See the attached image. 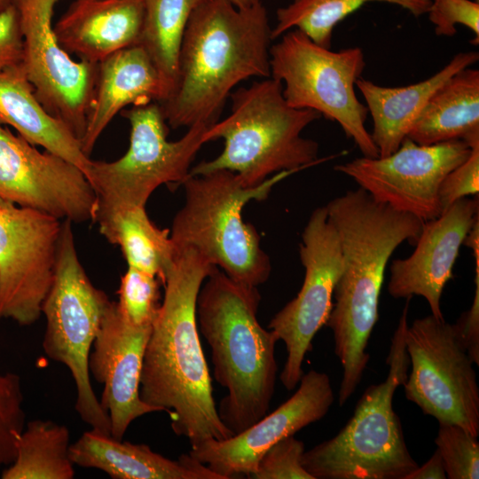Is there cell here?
<instances>
[{"label": "cell", "instance_id": "obj_1", "mask_svg": "<svg viewBox=\"0 0 479 479\" xmlns=\"http://www.w3.org/2000/svg\"><path fill=\"white\" fill-rule=\"evenodd\" d=\"M216 268L192 248L177 251L162 283L140 379L141 399L166 412L174 433L191 446L233 436L219 417L197 327V297Z\"/></svg>", "mask_w": 479, "mask_h": 479}, {"label": "cell", "instance_id": "obj_2", "mask_svg": "<svg viewBox=\"0 0 479 479\" xmlns=\"http://www.w3.org/2000/svg\"><path fill=\"white\" fill-rule=\"evenodd\" d=\"M326 206L342 248L343 270L326 322L342 367L338 401L346 403L370 359L368 342L379 318L386 267L403 243L415 245L424 222L375 200L364 189L348 190Z\"/></svg>", "mask_w": 479, "mask_h": 479}, {"label": "cell", "instance_id": "obj_3", "mask_svg": "<svg viewBox=\"0 0 479 479\" xmlns=\"http://www.w3.org/2000/svg\"><path fill=\"white\" fill-rule=\"evenodd\" d=\"M271 27L262 3L238 9L207 0L192 13L178 56L177 80L160 103L173 129L218 121L232 89L250 77H271Z\"/></svg>", "mask_w": 479, "mask_h": 479}, {"label": "cell", "instance_id": "obj_4", "mask_svg": "<svg viewBox=\"0 0 479 479\" xmlns=\"http://www.w3.org/2000/svg\"><path fill=\"white\" fill-rule=\"evenodd\" d=\"M260 302L256 287L237 282L217 267L197 297V319L210 347L214 378L228 391L217 412L232 435L269 412L275 391L279 338L260 325Z\"/></svg>", "mask_w": 479, "mask_h": 479}, {"label": "cell", "instance_id": "obj_5", "mask_svg": "<svg viewBox=\"0 0 479 479\" xmlns=\"http://www.w3.org/2000/svg\"><path fill=\"white\" fill-rule=\"evenodd\" d=\"M230 98L231 114L203 134L204 143L223 139L222 153L192 167L190 176L226 169L243 185L255 186L280 171H299L321 161L318 142L302 136L321 114L289 106L280 82L264 78L236 90Z\"/></svg>", "mask_w": 479, "mask_h": 479}, {"label": "cell", "instance_id": "obj_6", "mask_svg": "<svg viewBox=\"0 0 479 479\" xmlns=\"http://www.w3.org/2000/svg\"><path fill=\"white\" fill-rule=\"evenodd\" d=\"M295 172L280 171L255 186L243 185L226 169L189 176L182 184L185 204L170 230L176 250H196L237 282L256 287L265 283L271 260L255 226L243 221L242 209L251 200L267 199L279 182Z\"/></svg>", "mask_w": 479, "mask_h": 479}, {"label": "cell", "instance_id": "obj_7", "mask_svg": "<svg viewBox=\"0 0 479 479\" xmlns=\"http://www.w3.org/2000/svg\"><path fill=\"white\" fill-rule=\"evenodd\" d=\"M410 300L391 338L386 379L364 391L334 436L304 452L302 466L314 479H404L418 467L393 409L394 394L410 367L404 343Z\"/></svg>", "mask_w": 479, "mask_h": 479}, {"label": "cell", "instance_id": "obj_8", "mask_svg": "<svg viewBox=\"0 0 479 479\" xmlns=\"http://www.w3.org/2000/svg\"><path fill=\"white\" fill-rule=\"evenodd\" d=\"M72 224L62 220L54 278L42 306L46 321L43 349L70 371L76 389L75 408L81 420L90 429L111 436L109 417L94 393L89 370L90 349L110 300L87 276Z\"/></svg>", "mask_w": 479, "mask_h": 479}, {"label": "cell", "instance_id": "obj_9", "mask_svg": "<svg viewBox=\"0 0 479 479\" xmlns=\"http://www.w3.org/2000/svg\"><path fill=\"white\" fill-rule=\"evenodd\" d=\"M130 126V145L114 161H92L87 179L96 197L93 223L119 210L145 207L161 185L183 184L204 145L206 124L188 128L178 140L169 141L162 108L158 102L132 106L121 112Z\"/></svg>", "mask_w": 479, "mask_h": 479}, {"label": "cell", "instance_id": "obj_10", "mask_svg": "<svg viewBox=\"0 0 479 479\" xmlns=\"http://www.w3.org/2000/svg\"><path fill=\"white\" fill-rule=\"evenodd\" d=\"M270 65L271 76L281 82L289 106L317 111L336 122L363 156L379 157L365 128L368 109L355 92L365 67L360 47L334 51L294 28L271 46Z\"/></svg>", "mask_w": 479, "mask_h": 479}, {"label": "cell", "instance_id": "obj_11", "mask_svg": "<svg viewBox=\"0 0 479 479\" xmlns=\"http://www.w3.org/2000/svg\"><path fill=\"white\" fill-rule=\"evenodd\" d=\"M404 343L412 366L404 383L407 400L439 424L479 436V388L473 361L456 324L432 314L408 325Z\"/></svg>", "mask_w": 479, "mask_h": 479}, {"label": "cell", "instance_id": "obj_12", "mask_svg": "<svg viewBox=\"0 0 479 479\" xmlns=\"http://www.w3.org/2000/svg\"><path fill=\"white\" fill-rule=\"evenodd\" d=\"M304 279L296 296L268 325L283 341L287 353L279 379L293 390L302 374V363L312 341L329 316L335 285L343 270L337 232L326 206L315 208L302 233L299 248Z\"/></svg>", "mask_w": 479, "mask_h": 479}, {"label": "cell", "instance_id": "obj_13", "mask_svg": "<svg viewBox=\"0 0 479 479\" xmlns=\"http://www.w3.org/2000/svg\"><path fill=\"white\" fill-rule=\"evenodd\" d=\"M62 220L0 198V320L30 326L54 278Z\"/></svg>", "mask_w": 479, "mask_h": 479}, {"label": "cell", "instance_id": "obj_14", "mask_svg": "<svg viewBox=\"0 0 479 479\" xmlns=\"http://www.w3.org/2000/svg\"><path fill=\"white\" fill-rule=\"evenodd\" d=\"M61 0H11L22 35L21 67L39 101L81 141L97 78L98 64L75 60L63 49L52 22Z\"/></svg>", "mask_w": 479, "mask_h": 479}, {"label": "cell", "instance_id": "obj_15", "mask_svg": "<svg viewBox=\"0 0 479 479\" xmlns=\"http://www.w3.org/2000/svg\"><path fill=\"white\" fill-rule=\"evenodd\" d=\"M470 152L461 139L421 145L406 137L388 156L355 158L334 170L352 178L375 200L426 222L442 214L440 185Z\"/></svg>", "mask_w": 479, "mask_h": 479}, {"label": "cell", "instance_id": "obj_16", "mask_svg": "<svg viewBox=\"0 0 479 479\" xmlns=\"http://www.w3.org/2000/svg\"><path fill=\"white\" fill-rule=\"evenodd\" d=\"M0 198L60 220H94L95 192L75 164L0 125Z\"/></svg>", "mask_w": 479, "mask_h": 479}, {"label": "cell", "instance_id": "obj_17", "mask_svg": "<svg viewBox=\"0 0 479 479\" xmlns=\"http://www.w3.org/2000/svg\"><path fill=\"white\" fill-rule=\"evenodd\" d=\"M299 384L290 398L244 431L224 440L209 439L191 446L189 454L223 479L249 478L270 447L320 420L334 404L326 373L311 369L302 374Z\"/></svg>", "mask_w": 479, "mask_h": 479}, {"label": "cell", "instance_id": "obj_18", "mask_svg": "<svg viewBox=\"0 0 479 479\" xmlns=\"http://www.w3.org/2000/svg\"><path fill=\"white\" fill-rule=\"evenodd\" d=\"M152 325L130 322L117 302L110 301L93 342L89 370L103 385L100 404L107 412L110 435L122 440L137 418L161 412L145 403L139 394L145 348Z\"/></svg>", "mask_w": 479, "mask_h": 479}, {"label": "cell", "instance_id": "obj_19", "mask_svg": "<svg viewBox=\"0 0 479 479\" xmlns=\"http://www.w3.org/2000/svg\"><path fill=\"white\" fill-rule=\"evenodd\" d=\"M479 219L478 195L453 202L442 214L423 224L413 252L392 261L388 293L395 299L423 297L437 318H444L441 298L459 248Z\"/></svg>", "mask_w": 479, "mask_h": 479}, {"label": "cell", "instance_id": "obj_20", "mask_svg": "<svg viewBox=\"0 0 479 479\" xmlns=\"http://www.w3.org/2000/svg\"><path fill=\"white\" fill-rule=\"evenodd\" d=\"M168 96L161 76L141 45L122 49L100 61L80 141L83 153L90 157L99 136L126 106L162 103Z\"/></svg>", "mask_w": 479, "mask_h": 479}, {"label": "cell", "instance_id": "obj_21", "mask_svg": "<svg viewBox=\"0 0 479 479\" xmlns=\"http://www.w3.org/2000/svg\"><path fill=\"white\" fill-rule=\"evenodd\" d=\"M143 20V0H75L54 24V31L69 55L98 64L139 44Z\"/></svg>", "mask_w": 479, "mask_h": 479}, {"label": "cell", "instance_id": "obj_22", "mask_svg": "<svg viewBox=\"0 0 479 479\" xmlns=\"http://www.w3.org/2000/svg\"><path fill=\"white\" fill-rule=\"evenodd\" d=\"M69 456L74 465L101 470L114 479H223L189 453L173 460L146 444L117 440L92 429L70 445Z\"/></svg>", "mask_w": 479, "mask_h": 479}, {"label": "cell", "instance_id": "obj_23", "mask_svg": "<svg viewBox=\"0 0 479 479\" xmlns=\"http://www.w3.org/2000/svg\"><path fill=\"white\" fill-rule=\"evenodd\" d=\"M477 51L459 52L428 79L403 87H385L359 78L362 94L373 119L372 139L384 157L398 149L432 95L453 75L477 62Z\"/></svg>", "mask_w": 479, "mask_h": 479}, {"label": "cell", "instance_id": "obj_24", "mask_svg": "<svg viewBox=\"0 0 479 479\" xmlns=\"http://www.w3.org/2000/svg\"><path fill=\"white\" fill-rule=\"evenodd\" d=\"M0 125L75 164L87 177L90 158L67 124L39 101L21 64L0 71Z\"/></svg>", "mask_w": 479, "mask_h": 479}, {"label": "cell", "instance_id": "obj_25", "mask_svg": "<svg viewBox=\"0 0 479 479\" xmlns=\"http://www.w3.org/2000/svg\"><path fill=\"white\" fill-rule=\"evenodd\" d=\"M407 137L421 145L479 142V70L469 67L451 76L429 98Z\"/></svg>", "mask_w": 479, "mask_h": 479}, {"label": "cell", "instance_id": "obj_26", "mask_svg": "<svg viewBox=\"0 0 479 479\" xmlns=\"http://www.w3.org/2000/svg\"><path fill=\"white\" fill-rule=\"evenodd\" d=\"M96 223L109 243L120 246L128 266L153 274L163 283L177 250L170 230L157 227L145 207L124 208Z\"/></svg>", "mask_w": 479, "mask_h": 479}, {"label": "cell", "instance_id": "obj_27", "mask_svg": "<svg viewBox=\"0 0 479 479\" xmlns=\"http://www.w3.org/2000/svg\"><path fill=\"white\" fill-rule=\"evenodd\" d=\"M68 428L51 420L28 421L16 440L14 460L4 469L3 479H72Z\"/></svg>", "mask_w": 479, "mask_h": 479}, {"label": "cell", "instance_id": "obj_28", "mask_svg": "<svg viewBox=\"0 0 479 479\" xmlns=\"http://www.w3.org/2000/svg\"><path fill=\"white\" fill-rule=\"evenodd\" d=\"M143 1L139 45L156 67L169 96L177 80L179 51L187 23L193 11L207 0Z\"/></svg>", "mask_w": 479, "mask_h": 479}, {"label": "cell", "instance_id": "obj_29", "mask_svg": "<svg viewBox=\"0 0 479 479\" xmlns=\"http://www.w3.org/2000/svg\"><path fill=\"white\" fill-rule=\"evenodd\" d=\"M370 2L398 5L416 18L427 13L430 4V0H293L277 10L271 39L295 28L317 44L331 48L333 32L338 23Z\"/></svg>", "mask_w": 479, "mask_h": 479}, {"label": "cell", "instance_id": "obj_30", "mask_svg": "<svg viewBox=\"0 0 479 479\" xmlns=\"http://www.w3.org/2000/svg\"><path fill=\"white\" fill-rule=\"evenodd\" d=\"M159 282L156 276L128 266L121 278L117 302L130 322L137 326L153 324L161 305Z\"/></svg>", "mask_w": 479, "mask_h": 479}, {"label": "cell", "instance_id": "obj_31", "mask_svg": "<svg viewBox=\"0 0 479 479\" xmlns=\"http://www.w3.org/2000/svg\"><path fill=\"white\" fill-rule=\"evenodd\" d=\"M435 444L447 478H479L477 436L455 424H439Z\"/></svg>", "mask_w": 479, "mask_h": 479}, {"label": "cell", "instance_id": "obj_32", "mask_svg": "<svg viewBox=\"0 0 479 479\" xmlns=\"http://www.w3.org/2000/svg\"><path fill=\"white\" fill-rule=\"evenodd\" d=\"M24 397L18 374L0 373V467L16 455V440L25 428Z\"/></svg>", "mask_w": 479, "mask_h": 479}, {"label": "cell", "instance_id": "obj_33", "mask_svg": "<svg viewBox=\"0 0 479 479\" xmlns=\"http://www.w3.org/2000/svg\"><path fill=\"white\" fill-rule=\"evenodd\" d=\"M304 443L294 436L270 447L258 461L252 479H314L303 467Z\"/></svg>", "mask_w": 479, "mask_h": 479}, {"label": "cell", "instance_id": "obj_34", "mask_svg": "<svg viewBox=\"0 0 479 479\" xmlns=\"http://www.w3.org/2000/svg\"><path fill=\"white\" fill-rule=\"evenodd\" d=\"M428 20L440 36H453L457 25H463L475 35L474 43L479 42V4L471 0H430L427 12Z\"/></svg>", "mask_w": 479, "mask_h": 479}, {"label": "cell", "instance_id": "obj_35", "mask_svg": "<svg viewBox=\"0 0 479 479\" xmlns=\"http://www.w3.org/2000/svg\"><path fill=\"white\" fill-rule=\"evenodd\" d=\"M470 146L468 157L450 171L440 185L439 201L442 212L459 199L478 195L479 142Z\"/></svg>", "mask_w": 479, "mask_h": 479}, {"label": "cell", "instance_id": "obj_36", "mask_svg": "<svg viewBox=\"0 0 479 479\" xmlns=\"http://www.w3.org/2000/svg\"><path fill=\"white\" fill-rule=\"evenodd\" d=\"M22 47L19 15L11 3L0 12V71L21 63Z\"/></svg>", "mask_w": 479, "mask_h": 479}, {"label": "cell", "instance_id": "obj_37", "mask_svg": "<svg viewBox=\"0 0 479 479\" xmlns=\"http://www.w3.org/2000/svg\"><path fill=\"white\" fill-rule=\"evenodd\" d=\"M475 290L472 305L456 321V326L473 363L479 365V260L475 259Z\"/></svg>", "mask_w": 479, "mask_h": 479}, {"label": "cell", "instance_id": "obj_38", "mask_svg": "<svg viewBox=\"0 0 479 479\" xmlns=\"http://www.w3.org/2000/svg\"><path fill=\"white\" fill-rule=\"evenodd\" d=\"M446 473L437 450L423 465L418 466L404 479H445Z\"/></svg>", "mask_w": 479, "mask_h": 479}, {"label": "cell", "instance_id": "obj_39", "mask_svg": "<svg viewBox=\"0 0 479 479\" xmlns=\"http://www.w3.org/2000/svg\"><path fill=\"white\" fill-rule=\"evenodd\" d=\"M227 1H229L233 6H235L238 9L249 8L262 3V0H227Z\"/></svg>", "mask_w": 479, "mask_h": 479}, {"label": "cell", "instance_id": "obj_40", "mask_svg": "<svg viewBox=\"0 0 479 479\" xmlns=\"http://www.w3.org/2000/svg\"><path fill=\"white\" fill-rule=\"evenodd\" d=\"M11 4V0H0V12Z\"/></svg>", "mask_w": 479, "mask_h": 479}]
</instances>
